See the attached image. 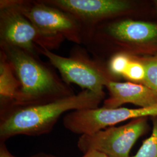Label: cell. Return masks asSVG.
<instances>
[{"mask_svg": "<svg viewBox=\"0 0 157 157\" xmlns=\"http://www.w3.org/2000/svg\"><path fill=\"white\" fill-rule=\"evenodd\" d=\"M105 97L90 90L47 103L10 108L1 111L0 138L49 133L62 115L70 111L98 108Z\"/></svg>", "mask_w": 157, "mask_h": 157, "instance_id": "cell-1", "label": "cell"}, {"mask_svg": "<svg viewBox=\"0 0 157 157\" xmlns=\"http://www.w3.org/2000/svg\"><path fill=\"white\" fill-rule=\"evenodd\" d=\"M82 44L95 58L119 52L130 55L157 54V24L128 17L101 23L83 32Z\"/></svg>", "mask_w": 157, "mask_h": 157, "instance_id": "cell-2", "label": "cell"}, {"mask_svg": "<svg viewBox=\"0 0 157 157\" xmlns=\"http://www.w3.org/2000/svg\"><path fill=\"white\" fill-rule=\"evenodd\" d=\"M0 49L11 62L21 84L17 100L10 108L44 104L75 94L70 84L43 62L39 55L4 43H0Z\"/></svg>", "mask_w": 157, "mask_h": 157, "instance_id": "cell-3", "label": "cell"}, {"mask_svg": "<svg viewBox=\"0 0 157 157\" xmlns=\"http://www.w3.org/2000/svg\"><path fill=\"white\" fill-rule=\"evenodd\" d=\"M38 52L45 56L59 72L67 84H77L83 90H90L105 96L104 87L109 80L118 81L102 60L91 57L86 48L75 45L69 56L58 55L47 48L39 47Z\"/></svg>", "mask_w": 157, "mask_h": 157, "instance_id": "cell-4", "label": "cell"}, {"mask_svg": "<svg viewBox=\"0 0 157 157\" xmlns=\"http://www.w3.org/2000/svg\"><path fill=\"white\" fill-rule=\"evenodd\" d=\"M65 39L43 32L25 17L10 0L0 1V43L39 55V47L57 50Z\"/></svg>", "mask_w": 157, "mask_h": 157, "instance_id": "cell-5", "label": "cell"}, {"mask_svg": "<svg viewBox=\"0 0 157 157\" xmlns=\"http://www.w3.org/2000/svg\"><path fill=\"white\" fill-rule=\"evenodd\" d=\"M148 129V117L136 118L120 126H112L92 134L81 135L78 147L83 154L94 150L108 157H130L131 149L136 142Z\"/></svg>", "mask_w": 157, "mask_h": 157, "instance_id": "cell-6", "label": "cell"}, {"mask_svg": "<svg viewBox=\"0 0 157 157\" xmlns=\"http://www.w3.org/2000/svg\"><path fill=\"white\" fill-rule=\"evenodd\" d=\"M23 15L43 32L61 36L77 45L82 44L83 27L78 20L43 0H10Z\"/></svg>", "mask_w": 157, "mask_h": 157, "instance_id": "cell-7", "label": "cell"}, {"mask_svg": "<svg viewBox=\"0 0 157 157\" xmlns=\"http://www.w3.org/2000/svg\"><path fill=\"white\" fill-rule=\"evenodd\" d=\"M154 116H157V105L138 108L98 107L71 111L64 117L63 124L73 133L89 135L129 119Z\"/></svg>", "mask_w": 157, "mask_h": 157, "instance_id": "cell-8", "label": "cell"}, {"mask_svg": "<svg viewBox=\"0 0 157 157\" xmlns=\"http://www.w3.org/2000/svg\"><path fill=\"white\" fill-rule=\"evenodd\" d=\"M67 12L81 23L83 30L130 15L135 3L129 0H43Z\"/></svg>", "mask_w": 157, "mask_h": 157, "instance_id": "cell-9", "label": "cell"}, {"mask_svg": "<svg viewBox=\"0 0 157 157\" xmlns=\"http://www.w3.org/2000/svg\"><path fill=\"white\" fill-rule=\"evenodd\" d=\"M105 87L108 90L109 97L104 101V108H117L127 103L139 108L157 105V91L144 84L109 80Z\"/></svg>", "mask_w": 157, "mask_h": 157, "instance_id": "cell-10", "label": "cell"}, {"mask_svg": "<svg viewBox=\"0 0 157 157\" xmlns=\"http://www.w3.org/2000/svg\"><path fill=\"white\" fill-rule=\"evenodd\" d=\"M21 84L11 62L0 49L1 111L11 107L17 100Z\"/></svg>", "mask_w": 157, "mask_h": 157, "instance_id": "cell-11", "label": "cell"}, {"mask_svg": "<svg viewBox=\"0 0 157 157\" xmlns=\"http://www.w3.org/2000/svg\"><path fill=\"white\" fill-rule=\"evenodd\" d=\"M122 77L129 82L143 83L146 77V68L136 56L130 55V60Z\"/></svg>", "mask_w": 157, "mask_h": 157, "instance_id": "cell-12", "label": "cell"}, {"mask_svg": "<svg viewBox=\"0 0 157 157\" xmlns=\"http://www.w3.org/2000/svg\"><path fill=\"white\" fill-rule=\"evenodd\" d=\"M136 56L146 68V77L143 84L157 92V54Z\"/></svg>", "mask_w": 157, "mask_h": 157, "instance_id": "cell-13", "label": "cell"}, {"mask_svg": "<svg viewBox=\"0 0 157 157\" xmlns=\"http://www.w3.org/2000/svg\"><path fill=\"white\" fill-rule=\"evenodd\" d=\"M151 118L152 122L151 135L143 142L135 155L131 157H157V116Z\"/></svg>", "mask_w": 157, "mask_h": 157, "instance_id": "cell-14", "label": "cell"}, {"mask_svg": "<svg viewBox=\"0 0 157 157\" xmlns=\"http://www.w3.org/2000/svg\"><path fill=\"white\" fill-rule=\"evenodd\" d=\"M82 157H108L107 155L97 150H90L85 152L84 155Z\"/></svg>", "mask_w": 157, "mask_h": 157, "instance_id": "cell-15", "label": "cell"}, {"mask_svg": "<svg viewBox=\"0 0 157 157\" xmlns=\"http://www.w3.org/2000/svg\"><path fill=\"white\" fill-rule=\"evenodd\" d=\"M0 157H15L12 155L8 151L6 146L4 144L1 145L0 148Z\"/></svg>", "mask_w": 157, "mask_h": 157, "instance_id": "cell-16", "label": "cell"}, {"mask_svg": "<svg viewBox=\"0 0 157 157\" xmlns=\"http://www.w3.org/2000/svg\"><path fill=\"white\" fill-rule=\"evenodd\" d=\"M51 157V156H49V155H39V156H36V157Z\"/></svg>", "mask_w": 157, "mask_h": 157, "instance_id": "cell-17", "label": "cell"}, {"mask_svg": "<svg viewBox=\"0 0 157 157\" xmlns=\"http://www.w3.org/2000/svg\"></svg>", "mask_w": 157, "mask_h": 157, "instance_id": "cell-18", "label": "cell"}]
</instances>
